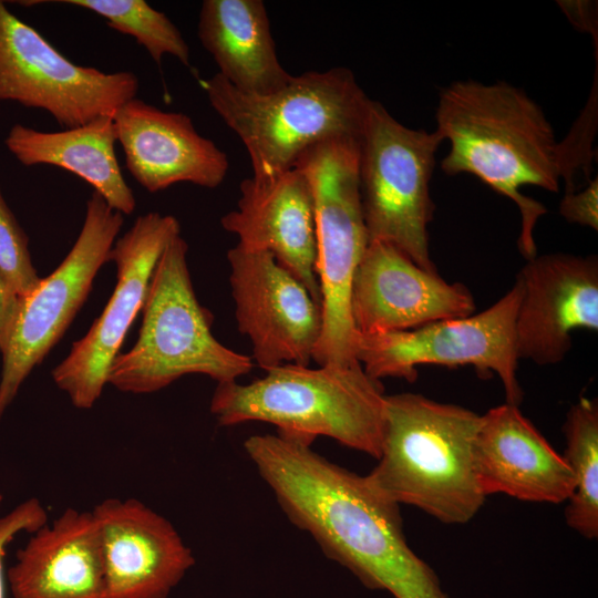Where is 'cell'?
Here are the masks:
<instances>
[{"label":"cell","instance_id":"2","mask_svg":"<svg viewBox=\"0 0 598 598\" xmlns=\"http://www.w3.org/2000/svg\"><path fill=\"white\" fill-rule=\"evenodd\" d=\"M435 118V131L450 143L442 171L472 174L514 202L522 218L519 251L534 258V228L547 208L520 187L556 193L561 178L559 143L540 106L509 83L465 80L441 91Z\"/></svg>","mask_w":598,"mask_h":598},{"label":"cell","instance_id":"27","mask_svg":"<svg viewBox=\"0 0 598 598\" xmlns=\"http://www.w3.org/2000/svg\"><path fill=\"white\" fill-rule=\"evenodd\" d=\"M560 215L569 223L598 229V179L595 177L579 192L565 193Z\"/></svg>","mask_w":598,"mask_h":598},{"label":"cell","instance_id":"24","mask_svg":"<svg viewBox=\"0 0 598 598\" xmlns=\"http://www.w3.org/2000/svg\"><path fill=\"white\" fill-rule=\"evenodd\" d=\"M92 11L106 20L112 29L133 37L156 62L173 55L189 65V47L171 19L144 0H59Z\"/></svg>","mask_w":598,"mask_h":598},{"label":"cell","instance_id":"8","mask_svg":"<svg viewBox=\"0 0 598 598\" xmlns=\"http://www.w3.org/2000/svg\"><path fill=\"white\" fill-rule=\"evenodd\" d=\"M443 140L408 127L370 100L360 137L359 185L370 241L398 248L421 268L436 272L427 226L434 205L430 182Z\"/></svg>","mask_w":598,"mask_h":598},{"label":"cell","instance_id":"30","mask_svg":"<svg viewBox=\"0 0 598 598\" xmlns=\"http://www.w3.org/2000/svg\"><path fill=\"white\" fill-rule=\"evenodd\" d=\"M2 498H3V497H2V494L0 493V504H1V502H2Z\"/></svg>","mask_w":598,"mask_h":598},{"label":"cell","instance_id":"22","mask_svg":"<svg viewBox=\"0 0 598 598\" xmlns=\"http://www.w3.org/2000/svg\"><path fill=\"white\" fill-rule=\"evenodd\" d=\"M117 142L113 116L59 132H42L14 124L4 144L24 166L52 165L89 183L114 210L130 215L136 200L115 154Z\"/></svg>","mask_w":598,"mask_h":598},{"label":"cell","instance_id":"5","mask_svg":"<svg viewBox=\"0 0 598 598\" xmlns=\"http://www.w3.org/2000/svg\"><path fill=\"white\" fill-rule=\"evenodd\" d=\"M203 87L210 106L245 145L256 179L287 172L320 142L361 137L371 100L343 66L292 75L267 94L244 93L218 73Z\"/></svg>","mask_w":598,"mask_h":598},{"label":"cell","instance_id":"23","mask_svg":"<svg viewBox=\"0 0 598 598\" xmlns=\"http://www.w3.org/2000/svg\"><path fill=\"white\" fill-rule=\"evenodd\" d=\"M566 448L563 457L573 477L566 522L588 539L598 537V405L581 398L574 404L564 425Z\"/></svg>","mask_w":598,"mask_h":598},{"label":"cell","instance_id":"11","mask_svg":"<svg viewBox=\"0 0 598 598\" xmlns=\"http://www.w3.org/2000/svg\"><path fill=\"white\" fill-rule=\"evenodd\" d=\"M135 73H105L71 62L0 0V101L40 109L73 128L113 116L136 97Z\"/></svg>","mask_w":598,"mask_h":598},{"label":"cell","instance_id":"15","mask_svg":"<svg viewBox=\"0 0 598 598\" xmlns=\"http://www.w3.org/2000/svg\"><path fill=\"white\" fill-rule=\"evenodd\" d=\"M517 279L522 299L515 321L518 360L563 361L576 329H598V260L553 252L527 260Z\"/></svg>","mask_w":598,"mask_h":598},{"label":"cell","instance_id":"16","mask_svg":"<svg viewBox=\"0 0 598 598\" xmlns=\"http://www.w3.org/2000/svg\"><path fill=\"white\" fill-rule=\"evenodd\" d=\"M92 513L104 561L105 598H167L194 566L173 524L136 498H106Z\"/></svg>","mask_w":598,"mask_h":598},{"label":"cell","instance_id":"3","mask_svg":"<svg viewBox=\"0 0 598 598\" xmlns=\"http://www.w3.org/2000/svg\"><path fill=\"white\" fill-rule=\"evenodd\" d=\"M481 415L416 393L385 395L378 464L367 475L395 504L446 524L470 522L482 507L473 444Z\"/></svg>","mask_w":598,"mask_h":598},{"label":"cell","instance_id":"25","mask_svg":"<svg viewBox=\"0 0 598 598\" xmlns=\"http://www.w3.org/2000/svg\"><path fill=\"white\" fill-rule=\"evenodd\" d=\"M0 271L22 298L39 285L29 238L8 206L0 188Z\"/></svg>","mask_w":598,"mask_h":598},{"label":"cell","instance_id":"28","mask_svg":"<svg viewBox=\"0 0 598 598\" xmlns=\"http://www.w3.org/2000/svg\"><path fill=\"white\" fill-rule=\"evenodd\" d=\"M21 297L0 271V352L8 346L20 308Z\"/></svg>","mask_w":598,"mask_h":598},{"label":"cell","instance_id":"7","mask_svg":"<svg viewBox=\"0 0 598 598\" xmlns=\"http://www.w3.org/2000/svg\"><path fill=\"white\" fill-rule=\"evenodd\" d=\"M359 158L360 137H336L309 147L293 164L308 179L313 198L322 308V330L313 353L318 365L358 363L350 289L369 243Z\"/></svg>","mask_w":598,"mask_h":598},{"label":"cell","instance_id":"26","mask_svg":"<svg viewBox=\"0 0 598 598\" xmlns=\"http://www.w3.org/2000/svg\"><path fill=\"white\" fill-rule=\"evenodd\" d=\"M48 523L47 511L37 498H29L0 518V598H4L3 559L8 545L21 532L34 533Z\"/></svg>","mask_w":598,"mask_h":598},{"label":"cell","instance_id":"17","mask_svg":"<svg viewBox=\"0 0 598 598\" xmlns=\"http://www.w3.org/2000/svg\"><path fill=\"white\" fill-rule=\"evenodd\" d=\"M113 122L126 168L150 193L178 183L215 188L228 173L227 154L184 113L134 97L115 112Z\"/></svg>","mask_w":598,"mask_h":598},{"label":"cell","instance_id":"29","mask_svg":"<svg viewBox=\"0 0 598 598\" xmlns=\"http://www.w3.org/2000/svg\"><path fill=\"white\" fill-rule=\"evenodd\" d=\"M569 21L580 31L597 40V6L592 1H558Z\"/></svg>","mask_w":598,"mask_h":598},{"label":"cell","instance_id":"18","mask_svg":"<svg viewBox=\"0 0 598 598\" xmlns=\"http://www.w3.org/2000/svg\"><path fill=\"white\" fill-rule=\"evenodd\" d=\"M239 188L237 208L221 217V227L238 237V245L271 254L321 305L313 198L306 176L292 167L269 179L248 177Z\"/></svg>","mask_w":598,"mask_h":598},{"label":"cell","instance_id":"13","mask_svg":"<svg viewBox=\"0 0 598 598\" xmlns=\"http://www.w3.org/2000/svg\"><path fill=\"white\" fill-rule=\"evenodd\" d=\"M227 259L235 318L250 341L251 359L265 371L309 365L322 330L321 305L267 251L237 244Z\"/></svg>","mask_w":598,"mask_h":598},{"label":"cell","instance_id":"14","mask_svg":"<svg viewBox=\"0 0 598 598\" xmlns=\"http://www.w3.org/2000/svg\"><path fill=\"white\" fill-rule=\"evenodd\" d=\"M474 310L466 287L446 282L386 243H368L352 277L350 315L358 334L411 330Z\"/></svg>","mask_w":598,"mask_h":598},{"label":"cell","instance_id":"6","mask_svg":"<svg viewBox=\"0 0 598 598\" xmlns=\"http://www.w3.org/2000/svg\"><path fill=\"white\" fill-rule=\"evenodd\" d=\"M187 251L178 235L154 268L138 338L115 358L109 372V384L122 392L153 393L186 374H204L217 383L236 381L252 369L251 357L214 337L212 315L195 295Z\"/></svg>","mask_w":598,"mask_h":598},{"label":"cell","instance_id":"1","mask_svg":"<svg viewBox=\"0 0 598 598\" xmlns=\"http://www.w3.org/2000/svg\"><path fill=\"white\" fill-rule=\"evenodd\" d=\"M244 448L288 519L363 586L394 598H451L408 545L399 505L367 476L280 433L251 435Z\"/></svg>","mask_w":598,"mask_h":598},{"label":"cell","instance_id":"19","mask_svg":"<svg viewBox=\"0 0 598 598\" xmlns=\"http://www.w3.org/2000/svg\"><path fill=\"white\" fill-rule=\"evenodd\" d=\"M473 463L485 496L558 504L574 491L571 471L517 405L505 403L481 415Z\"/></svg>","mask_w":598,"mask_h":598},{"label":"cell","instance_id":"9","mask_svg":"<svg viewBox=\"0 0 598 598\" xmlns=\"http://www.w3.org/2000/svg\"><path fill=\"white\" fill-rule=\"evenodd\" d=\"M522 292L516 278L506 295L477 315L411 330L358 334L355 358L365 373L379 381L401 378L412 382L421 364H471L480 374L496 373L507 403L518 405L522 390L516 374L515 321Z\"/></svg>","mask_w":598,"mask_h":598},{"label":"cell","instance_id":"12","mask_svg":"<svg viewBox=\"0 0 598 598\" xmlns=\"http://www.w3.org/2000/svg\"><path fill=\"white\" fill-rule=\"evenodd\" d=\"M181 235L176 217L151 212L138 216L111 248L116 285L102 313L52 371L55 385L72 404L91 409L109 384V372L125 336L142 310L154 268L172 239Z\"/></svg>","mask_w":598,"mask_h":598},{"label":"cell","instance_id":"10","mask_svg":"<svg viewBox=\"0 0 598 598\" xmlns=\"http://www.w3.org/2000/svg\"><path fill=\"white\" fill-rule=\"evenodd\" d=\"M123 216L93 190L71 250L51 275L21 298L8 346L1 353L0 420L28 375L60 341L87 299L123 226Z\"/></svg>","mask_w":598,"mask_h":598},{"label":"cell","instance_id":"20","mask_svg":"<svg viewBox=\"0 0 598 598\" xmlns=\"http://www.w3.org/2000/svg\"><path fill=\"white\" fill-rule=\"evenodd\" d=\"M7 578L14 598H105L102 543L92 511L68 508L32 533Z\"/></svg>","mask_w":598,"mask_h":598},{"label":"cell","instance_id":"21","mask_svg":"<svg viewBox=\"0 0 598 598\" xmlns=\"http://www.w3.org/2000/svg\"><path fill=\"white\" fill-rule=\"evenodd\" d=\"M197 35L218 74L244 93H271L292 78L278 60L261 0H204Z\"/></svg>","mask_w":598,"mask_h":598},{"label":"cell","instance_id":"4","mask_svg":"<svg viewBox=\"0 0 598 598\" xmlns=\"http://www.w3.org/2000/svg\"><path fill=\"white\" fill-rule=\"evenodd\" d=\"M385 394L358 362L350 365L286 363L247 384L217 383L210 412L219 425L264 422L277 433L312 443L328 436L380 456Z\"/></svg>","mask_w":598,"mask_h":598}]
</instances>
